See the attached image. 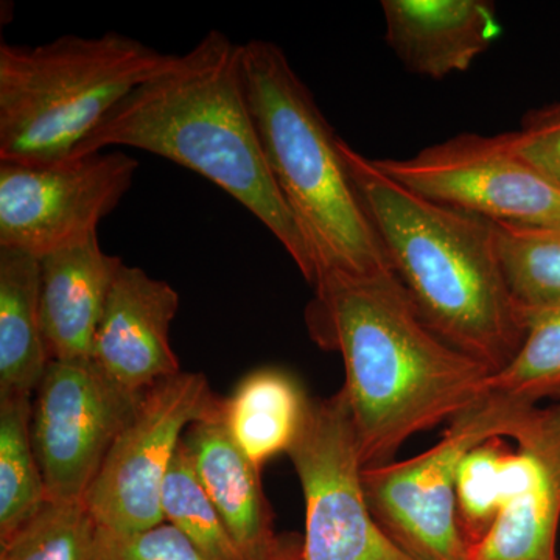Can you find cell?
<instances>
[{
  "instance_id": "cell-10",
  "label": "cell",
  "mask_w": 560,
  "mask_h": 560,
  "mask_svg": "<svg viewBox=\"0 0 560 560\" xmlns=\"http://www.w3.org/2000/svg\"><path fill=\"white\" fill-rule=\"evenodd\" d=\"M138 167L128 154L103 151L44 167L0 162V248L40 259L94 237Z\"/></svg>"
},
{
  "instance_id": "cell-8",
  "label": "cell",
  "mask_w": 560,
  "mask_h": 560,
  "mask_svg": "<svg viewBox=\"0 0 560 560\" xmlns=\"http://www.w3.org/2000/svg\"><path fill=\"white\" fill-rule=\"evenodd\" d=\"M291 464L305 500L304 560H412L375 521L342 390L312 399Z\"/></svg>"
},
{
  "instance_id": "cell-7",
  "label": "cell",
  "mask_w": 560,
  "mask_h": 560,
  "mask_svg": "<svg viewBox=\"0 0 560 560\" xmlns=\"http://www.w3.org/2000/svg\"><path fill=\"white\" fill-rule=\"evenodd\" d=\"M221 399L201 372H179L142 394L84 499L97 526L136 533L164 522L162 488L184 434L219 412Z\"/></svg>"
},
{
  "instance_id": "cell-20",
  "label": "cell",
  "mask_w": 560,
  "mask_h": 560,
  "mask_svg": "<svg viewBox=\"0 0 560 560\" xmlns=\"http://www.w3.org/2000/svg\"><path fill=\"white\" fill-rule=\"evenodd\" d=\"M522 313L525 341L508 366L486 378L481 396L534 408L541 400H560V302L522 307Z\"/></svg>"
},
{
  "instance_id": "cell-13",
  "label": "cell",
  "mask_w": 560,
  "mask_h": 560,
  "mask_svg": "<svg viewBox=\"0 0 560 560\" xmlns=\"http://www.w3.org/2000/svg\"><path fill=\"white\" fill-rule=\"evenodd\" d=\"M510 438L517 442L521 471L471 560H559L560 401L523 411Z\"/></svg>"
},
{
  "instance_id": "cell-2",
  "label": "cell",
  "mask_w": 560,
  "mask_h": 560,
  "mask_svg": "<svg viewBox=\"0 0 560 560\" xmlns=\"http://www.w3.org/2000/svg\"><path fill=\"white\" fill-rule=\"evenodd\" d=\"M131 147L200 173L249 210L313 287L316 265L270 171L250 114L242 44L212 31L140 84L81 143L73 160Z\"/></svg>"
},
{
  "instance_id": "cell-26",
  "label": "cell",
  "mask_w": 560,
  "mask_h": 560,
  "mask_svg": "<svg viewBox=\"0 0 560 560\" xmlns=\"http://www.w3.org/2000/svg\"><path fill=\"white\" fill-rule=\"evenodd\" d=\"M510 135L523 160L560 189V105L530 110Z\"/></svg>"
},
{
  "instance_id": "cell-24",
  "label": "cell",
  "mask_w": 560,
  "mask_h": 560,
  "mask_svg": "<svg viewBox=\"0 0 560 560\" xmlns=\"http://www.w3.org/2000/svg\"><path fill=\"white\" fill-rule=\"evenodd\" d=\"M97 523L84 501H47L0 541V560H92Z\"/></svg>"
},
{
  "instance_id": "cell-3",
  "label": "cell",
  "mask_w": 560,
  "mask_h": 560,
  "mask_svg": "<svg viewBox=\"0 0 560 560\" xmlns=\"http://www.w3.org/2000/svg\"><path fill=\"white\" fill-rule=\"evenodd\" d=\"M340 149L390 267L423 323L492 374L508 366L526 327L504 278L492 223L400 186L342 139Z\"/></svg>"
},
{
  "instance_id": "cell-5",
  "label": "cell",
  "mask_w": 560,
  "mask_h": 560,
  "mask_svg": "<svg viewBox=\"0 0 560 560\" xmlns=\"http://www.w3.org/2000/svg\"><path fill=\"white\" fill-rule=\"evenodd\" d=\"M175 55L117 32L0 46V162L65 164L136 88Z\"/></svg>"
},
{
  "instance_id": "cell-15",
  "label": "cell",
  "mask_w": 560,
  "mask_h": 560,
  "mask_svg": "<svg viewBox=\"0 0 560 560\" xmlns=\"http://www.w3.org/2000/svg\"><path fill=\"white\" fill-rule=\"evenodd\" d=\"M219 412L191 423L180 447L198 481L248 560H271L285 534L275 529L257 467L228 433Z\"/></svg>"
},
{
  "instance_id": "cell-1",
  "label": "cell",
  "mask_w": 560,
  "mask_h": 560,
  "mask_svg": "<svg viewBox=\"0 0 560 560\" xmlns=\"http://www.w3.org/2000/svg\"><path fill=\"white\" fill-rule=\"evenodd\" d=\"M313 290L305 326L345 363L341 390L363 469L393 463L405 441L480 399L492 372L423 323L396 272L329 271Z\"/></svg>"
},
{
  "instance_id": "cell-16",
  "label": "cell",
  "mask_w": 560,
  "mask_h": 560,
  "mask_svg": "<svg viewBox=\"0 0 560 560\" xmlns=\"http://www.w3.org/2000/svg\"><path fill=\"white\" fill-rule=\"evenodd\" d=\"M124 260L97 235L39 259V304L50 360L91 359L114 279Z\"/></svg>"
},
{
  "instance_id": "cell-25",
  "label": "cell",
  "mask_w": 560,
  "mask_h": 560,
  "mask_svg": "<svg viewBox=\"0 0 560 560\" xmlns=\"http://www.w3.org/2000/svg\"><path fill=\"white\" fill-rule=\"evenodd\" d=\"M92 560L209 559L175 526L162 522L153 528L136 530V533H116V530L97 526Z\"/></svg>"
},
{
  "instance_id": "cell-11",
  "label": "cell",
  "mask_w": 560,
  "mask_h": 560,
  "mask_svg": "<svg viewBox=\"0 0 560 560\" xmlns=\"http://www.w3.org/2000/svg\"><path fill=\"white\" fill-rule=\"evenodd\" d=\"M140 397L92 359L51 360L33 396L32 438L50 501H84Z\"/></svg>"
},
{
  "instance_id": "cell-14",
  "label": "cell",
  "mask_w": 560,
  "mask_h": 560,
  "mask_svg": "<svg viewBox=\"0 0 560 560\" xmlns=\"http://www.w3.org/2000/svg\"><path fill=\"white\" fill-rule=\"evenodd\" d=\"M385 39L410 72L441 80L466 72L499 38L486 0H383Z\"/></svg>"
},
{
  "instance_id": "cell-27",
  "label": "cell",
  "mask_w": 560,
  "mask_h": 560,
  "mask_svg": "<svg viewBox=\"0 0 560 560\" xmlns=\"http://www.w3.org/2000/svg\"><path fill=\"white\" fill-rule=\"evenodd\" d=\"M272 560H304V537L296 533H287L282 548Z\"/></svg>"
},
{
  "instance_id": "cell-4",
  "label": "cell",
  "mask_w": 560,
  "mask_h": 560,
  "mask_svg": "<svg viewBox=\"0 0 560 560\" xmlns=\"http://www.w3.org/2000/svg\"><path fill=\"white\" fill-rule=\"evenodd\" d=\"M242 72L265 158L311 245L316 280L329 271H393L346 168L341 138L285 51L270 40L242 44Z\"/></svg>"
},
{
  "instance_id": "cell-23",
  "label": "cell",
  "mask_w": 560,
  "mask_h": 560,
  "mask_svg": "<svg viewBox=\"0 0 560 560\" xmlns=\"http://www.w3.org/2000/svg\"><path fill=\"white\" fill-rule=\"evenodd\" d=\"M164 522L180 530L209 560H248L205 492L179 445L162 488Z\"/></svg>"
},
{
  "instance_id": "cell-12",
  "label": "cell",
  "mask_w": 560,
  "mask_h": 560,
  "mask_svg": "<svg viewBox=\"0 0 560 560\" xmlns=\"http://www.w3.org/2000/svg\"><path fill=\"white\" fill-rule=\"evenodd\" d=\"M178 308L179 294L171 283L121 265L91 359L121 389L142 396L158 382L183 372L171 341Z\"/></svg>"
},
{
  "instance_id": "cell-17",
  "label": "cell",
  "mask_w": 560,
  "mask_h": 560,
  "mask_svg": "<svg viewBox=\"0 0 560 560\" xmlns=\"http://www.w3.org/2000/svg\"><path fill=\"white\" fill-rule=\"evenodd\" d=\"M312 397L290 372L261 368L249 372L230 397L221 399V420L238 448L257 467L289 453L300 436Z\"/></svg>"
},
{
  "instance_id": "cell-21",
  "label": "cell",
  "mask_w": 560,
  "mask_h": 560,
  "mask_svg": "<svg viewBox=\"0 0 560 560\" xmlns=\"http://www.w3.org/2000/svg\"><path fill=\"white\" fill-rule=\"evenodd\" d=\"M521 470V455L501 438L482 442L460 460L456 477L459 525L471 552L488 536L510 499Z\"/></svg>"
},
{
  "instance_id": "cell-22",
  "label": "cell",
  "mask_w": 560,
  "mask_h": 560,
  "mask_svg": "<svg viewBox=\"0 0 560 560\" xmlns=\"http://www.w3.org/2000/svg\"><path fill=\"white\" fill-rule=\"evenodd\" d=\"M490 223L515 301L522 307L560 302V226Z\"/></svg>"
},
{
  "instance_id": "cell-9",
  "label": "cell",
  "mask_w": 560,
  "mask_h": 560,
  "mask_svg": "<svg viewBox=\"0 0 560 560\" xmlns=\"http://www.w3.org/2000/svg\"><path fill=\"white\" fill-rule=\"evenodd\" d=\"M427 200L493 223L560 226V189L530 167L511 135L463 132L410 160H374Z\"/></svg>"
},
{
  "instance_id": "cell-6",
  "label": "cell",
  "mask_w": 560,
  "mask_h": 560,
  "mask_svg": "<svg viewBox=\"0 0 560 560\" xmlns=\"http://www.w3.org/2000/svg\"><path fill=\"white\" fill-rule=\"evenodd\" d=\"M525 410L480 396L430 451L361 471L372 515L401 551L412 560H471L456 497L460 460L482 442L510 438Z\"/></svg>"
},
{
  "instance_id": "cell-19",
  "label": "cell",
  "mask_w": 560,
  "mask_h": 560,
  "mask_svg": "<svg viewBox=\"0 0 560 560\" xmlns=\"http://www.w3.org/2000/svg\"><path fill=\"white\" fill-rule=\"evenodd\" d=\"M32 411V396H0V541L49 501L33 445Z\"/></svg>"
},
{
  "instance_id": "cell-18",
  "label": "cell",
  "mask_w": 560,
  "mask_h": 560,
  "mask_svg": "<svg viewBox=\"0 0 560 560\" xmlns=\"http://www.w3.org/2000/svg\"><path fill=\"white\" fill-rule=\"evenodd\" d=\"M39 304V259L0 248V396H35L50 363Z\"/></svg>"
}]
</instances>
